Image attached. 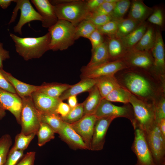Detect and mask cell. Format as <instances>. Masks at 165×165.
Returning <instances> with one entry per match:
<instances>
[{"label": "cell", "instance_id": "6da1fadb", "mask_svg": "<svg viewBox=\"0 0 165 165\" xmlns=\"http://www.w3.org/2000/svg\"><path fill=\"white\" fill-rule=\"evenodd\" d=\"M9 36L14 42L16 52L25 61L39 58L50 50L49 32L37 37H21L10 33Z\"/></svg>", "mask_w": 165, "mask_h": 165}, {"label": "cell", "instance_id": "7a4b0ae2", "mask_svg": "<svg viewBox=\"0 0 165 165\" xmlns=\"http://www.w3.org/2000/svg\"><path fill=\"white\" fill-rule=\"evenodd\" d=\"M50 1L54 6L58 20L68 21L75 27L90 14L86 0Z\"/></svg>", "mask_w": 165, "mask_h": 165}, {"label": "cell", "instance_id": "3957f363", "mask_svg": "<svg viewBox=\"0 0 165 165\" xmlns=\"http://www.w3.org/2000/svg\"><path fill=\"white\" fill-rule=\"evenodd\" d=\"M125 72L121 80L123 86L132 94L143 100L156 97L155 90L151 82L142 74L132 69Z\"/></svg>", "mask_w": 165, "mask_h": 165}, {"label": "cell", "instance_id": "277c9868", "mask_svg": "<svg viewBox=\"0 0 165 165\" xmlns=\"http://www.w3.org/2000/svg\"><path fill=\"white\" fill-rule=\"evenodd\" d=\"M75 31V27L71 23L63 20H58L48 28L50 36V50L62 51L68 49L77 40Z\"/></svg>", "mask_w": 165, "mask_h": 165}, {"label": "cell", "instance_id": "5b68a950", "mask_svg": "<svg viewBox=\"0 0 165 165\" xmlns=\"http://www.w3.org/2000/svg\"><path fill=\"white\" fill-rule=\"evenodd\" d=\"M129 103L131 105L134 117L132 126L145 131L156 121L152 103H149L132 94Z\"/></svg>", "mask_w": 165, "mask_h": 165}, {"label": "cell", "instance_id": "8992f818", "mask_svg": "<svg viewBox=\"0 0 165 165\" xmlns=\"http://www.w3.org/2000/svg\"><path fill=\"white\" fill-rule=\"evenodd\" d=\"M21 98V132L26 135L32 134L36 135L41 122L40 112L35 107L31 96Z\"/></svg>", "mask_w": 165, "mask_h": 165}, {"label": "cell", "instance_id": "52a82bcc", "mask_svg": "<svg viewBox=\"0 0 165 165\" xmlns=\"http://www.w3.org/2000/svg\"><path fill=\"white\" fill-rule=\"evenodd\" d=\"M144 131L155 163L165 165V137L157 122Z\"/></svg>", "mask_w": 165, "mask_h": 165}, {"label": "cell", "instance_id": "ba28073f", "mask_svg": "<svg viewBox=\"0 0 165 165\" xmlns=\"http://www.w3.org/2000/svg\"><path fill=\"white\" fill-rule=\"evenodd\" d=\"M14 2L16 3V5L8 24H10L15 21L18 11L20 10V15L19 20L13 28L15 32L22 35V29L25 24L33 21H42V16L34 9L29 0H15Z\"/></svg>", "mask_w": 165, "mask_h": 165}, {"label": "cell", "instance_id": "9c48e42d", "mask_svg": "<svg viewBox=\"0 0 165 165\" xmlns=\"http://www.w3.org/2000/svg\"><path fill=\"white\" fill-rule=\"evenodd\" d=\"M127 68L126 64L121 59L108 61L92 68L83 67L81 69L80 77L81 79H97L106 76L114 75L118 72Z\"/></svg>", "mask_w": 165, "mask_h": 165}, {"label": "cell", "instance_id": "30bf717a", "mask_svg": "<svg viewBox=\"0 0 165 165\" xmlns=\"http://www.w3.org/2000/svg\"><path fill=\"white\" fill-rule=\"evenodd\" d=\"M121 60L128 68H138L154 72V61L150 51H140L132 48L127 50Z\"/></svg>", "mask_w": 165, "mask_h": 165}, {"label": "cell", "instance_id": "8fae6325", "mask_svg": "<svg viewBox=\"0 0 165 165\" xmlns=\"http://www.w3.org/2000/svg\"><path fill=\"white\" fill-rule=\"evenodd\" d=\"M134 138L132 150L137 158V165H156L146 139L144 130L134 129Z\"/></svg>", "mask_w": 165, "mask_h": 165}, {"label": "cell", "instance_id": "7c38bea8", "mask_svg": "<svg viewBox=\"0 0 165 165\" xmlns=\"http://www.w3.org/2000/svg\"><path fill=\"white\" fill-rule=\"evenodd\" d=\"M128 104L118 106L102 98L94 114L97 118L105 116L113 117L115 118H126L129 119L132 124L134 120L133 109L132 106Z\"/></svg>", "mask_w": 165, "mask_h": 165}, {"label": "cell", "instance_id": "4fadbf2b", "mask_svg": "<svg viewBox=\"0 0 165 165\" xmlns=\"http://www.w3.org/2000/svg\"><path fill=\"white\" fill-rule=\"evenodd\" d=\"M115 119L111 116L97 118L94 125L90 150L98 151L103 149L107 131L111 123Z\"/></svg>", "mask_w": 165, "mask_h": 165}, {"label": "cell", "instance_id": "5bb4252c", "mask_svg": "<svg viewBox=\"0 0 165 165\" xmlns=\"http://www.w3.org/2000/svg\"><path fill=\"white\" fill-rule=\"evenodd\" d=\"M97 118L94 114L84 115L78 121L70 124L74 130L81 136L90 150L94 128Z\"/></svg>", "mask_w": 165, "mask_h": 165}, {"label": "cell", "instance_id": "9a60e30c", "mask_svg": "<svg viewBox=\"0 0 165 165\" xmlns=\"http://www.w3.org/2000/svg\"><path fill=\"white\" fill-rule=\"evenodd\" d=\"M155 30L156 42L150 50L154 61V72L163 78L165 72L164 44L160 29L156 28Z\"/></svg>", "mask_w": 165, "mask_h": 165}, {"label": "cell", "instance_id": "2e32d148", "mask_svg": "<svg viewBox=\"0 0 165 165\" xmlns=\"http://www.w3.org/2000/svg\"><path fill=\"white\" fill-rule=\"evenodd\" d=\"M0 104L5 110L9 111L14 116L20 124L22 106L21 98L16 94L0 88Z\"/></svg>", "mask_w": 165, "mask_h": 165}, {"label": "cell", "instance_id": "e0dca14e", "mask_svg": "<svg viewBox=\"0 0 165 165\" xmlns=\"http://www.w3.org/2000/svg\"><path fill=\"white\" fill-rule=\"evenodd\" d=\"M42 18V25L43 27L49 28L58 20L56 14L54 6L48 0H31Z\"/></svg>", "mask_w": 165, "mask_h": 165}, {"label": "cell", "instance_id": "ac0fdd59", "mask_svg": "<svg viewBox=\"0 0 165 165\" xmlns=\"http://www.w3.org/2000/svg\"><path fill=\"white\" fill-rule=\"evenodd\" d=\"M33 103L37 110L41 113H56V111L61 101L59 98H54L39 91L31 95Z\"/></svg>", "mask_w": 165, "mask_h": 165}, {"label": "cell", "instance_id": "d6986e66", "mask_svg": "<svg viewBox=\"0 0 165 165\" xmlns=\"http://www.w3.org/2000/svg\"><path fill=\"white\" fill-rule=\"evenodd\" d=\"M58 134L61 140L73 149H88L82 138L70 124L64 122Z\"/></svg>", "mask_w": 165, "mask_h": 165}, {"label": "cell", "instance_id": "ffe728a7", "mask_svg": "<svg viewBox=\"0 0 165 165\" xmlns=\"http://www.w3.org/2000/svg\"><path fill=\"white\" fill-rule=\"evenodd\" d=\"M1 71L6 79L13 87L16 94L21 98L31 96L33 93L38 91L41 88V86L27 84L19 80L2 68H1Z\"/></svg>", "mask_w": 165, "mask_h": 165}, {"label": "cell", "instance_id": "44dd1931", "mask_svg": "<svg viewBox=\"0 0 165 165\" xmlns=\"http://www.w3.org/2000/svg\"><path fill=\"white\" fill-rule=\"evenodd\" d=\"M130 10L128 17L139 24H141L148 18L152 12L153 9L145 5L140 0L131 2Z\"/></svg>", "mask_w": 165, "mask_h": 165}, {"label": "cell", "instance_id": "7402d4cb", "mask_svg": "<svg viewBox=\"0 0 165 165\" xmlns=\"http://www.w3.org/2000/svg\"><path fill=\"white\" fill-rule=\"evenodd\" d=\"M96 79H81L78 83L72 85L70 87L62 93L59 98L63 101L67 99L71 96H76L84 92H89L96 85Z\"/></svg>", "mask_w": 165, "mask_h": 165}, {"label": "cell", "instance_id": "603a6c76", "mask_svg": "<svg viewBox=\"0 0 165 165\" xmlns=\"http://www.w3.org/2000/svg\"><path fill=\"white\" fill-rule=\"evenodd\" d=\"M105 40L109 61L121 59L127 50L123 46L120 39L115 36H107Z\"/></svg>", "mask_w": 165, "mask_h": 165}, {"label": "cell", "instance_id": "cb8c5ba5", "mask_svg": "<svg viewBox=\"0 0 165 165\" xmlns=\"http://www.w3.org/2000/svg\"><path fill=\"white\" fill-rule=\"evenodd\" d=\"M148 25L145 21L139 24L128 35L120 38L124 47L127 50L133 48L145 32Z\"/></svg>", "mask_w": 165, "mask_h": 165}, {"label": "cell", "instance_id": "d4e9b609", "mask_svg": "<svg viewBox=\"0 0 165 165\" xmlns=\"http://www.w3.org/2000/svg\"><path fill=\"white\" fill-rule=\"evenodd\" d=\"M91 52L90 60L88 64L85 66L86 68H92L110 61L105 40L102 43L91 50Z\"/></svg>", "mask_w": 165, "mask_h": 165}, {"label": "cell", "instance_id": "484cf974", "mask_svg": "<svg viewBox=\"0 0 165 165\" xmlns=\"http://www.w3.org/2000/svg\"><path fill=\"white\" fill-rule=\"evenodd\" d=\"M97 79L96 86L102 98L115 89L121 86L114 75L103 77Z\"/></svg>", "mask_w": 165, "mask_h": 165}, {"label": "cell", "instance_id": "4316f807", "mask_svg": "<svg viewBox=\"0 0 165 165\" xmlns=\"http://www.w3.org/2000/svg\"><path fill=\"white\" fill-rule=\"evenodd\" d=\"M89 92L88 96L82 103L84 115L94 114L102 99L96 85Z\"/></svg>", "mask_w": 165, "mask_h": 165}, {"label": "cell", "instance_id": "83f0119b", "mask_svg": "<svg viewBox=\"0 0 165 165\" xmlns=\"http://www.w3.org/2000/svg\"><path fill=\"white\" fill-rule=\"evenodd\" d=\"M156 39L155 28L152 25H148L145 32L133 48L140 51H150L154 46Z\"/></svg>", "mask_w": 165, "mask_h": 165}, {"label": "cell", "instance_id": "f1b7e54d", "mask_svg": "<svg viewBox=\"0 0 165 165\" xmlns=\"http://www.w3.org/2000/svg\"><path fill=\"white\" fill-rule=\"evenodd\" d=\"M72 85L58 83H45L41 85L38 91L54 98H59Z\"/></svg>", "mask_w": 165, "mask_h": 165}, {"label": "cell", "instance_id": "f546056e", "mask_svg": "<svg viewBox=\"0 0 165 165\" xmlns=\"http://www.w3.org/2000/svg\"><path fill=\"white\" fill-rule=\"evenodd\" d=\"M132 94L127 89L120 86L113 90L104 99L110 102L129 103Z\"/></svg>", "mask_w": 165, "mask_h": 165}, {"label": "cell", "instance_id": "4dcf8cb0", "mask_svg": "<svg viewBox=\"0 0 165 165\" xmlns=\"http://www.w3.org/2000/svg\"><path fill=\"white\" fill-rule=\"evenodd\" d=\"M140 24L128 17L123 18L119 20L117 31L114 36L120 39L128 35Z\"/></svg>", "mask_w": 165, "mask_h": 165}, {"label": "cell", "instance_id": "1f68e13d", "mask_svg": "<svg viewBox=\"0 0 165 165\" xmlns=\"http://www.w3.org/2000/svg\"><path fill=\"white\" fill-rule=\"evenodd\" d=\"M55 133L47 124L41 122L36 133L38 138L37 144L41 147L55 138Z\"/></svg>", "mask_w": 165, "mask_h": 165}, {"label": "cell", "instance_id": "d6a6232c", "mask_svg": "<svg viewBox=\"0 0 165 165\" xmlns=\"http://www.w3.org/2000/svg\"><path fill=\"white\" fill-rule=\"evenodd\" d=\"M40 119L41 122L48 125L57 133L64 122L61 117L56 113H40Z\"/></svg>", "mask_w": 165, "mask_h": 165}, {"label": "cell", "instance_id": "836d02e7", "mask_svg": "<svg viewBox=\"0 0 165 165\" xmlns=\"http://www.w3.org/2000/svg\"><path fill=\"white\" fill-rule=\"evenodd\" d=\"M35 135L34 134L26 135L21 132L17 134L15 137L14 145L10 148L9 151L13 152L16 150L24 151L27 148Z\"/></svg>", "mask_w": 165, "mask_h": 165}, {"label": "cell", "instance_id": "e575fe53", "mask_svg": "<svg viewBox=\"0 0 165 165\" xmlns=\"http://www.w3.org/2000/svg\"><path fill=\"white\" fill-rule=\"evenodd\" d=\"M96 29V27L90 20L86 19L83 20L75 27L77 39L80 37L88 39Z\"/></svg>", "mask_w": 165, "mask_h": 165}, {"label": "cell", "instance_id": "d590c367", "mask_svg": "<svg viewBox=\"0 0 165 165\" xmlns=\"http://www.w3.org/2000/svg\"><path fill=\"white\" fill-rule=\"evenodd\" d=\"M131 1L129 0H119L110 14L113 19L117 20L123 18L125 14L129 9Z\"/></svg>", "mask_w": 165, "mask_h": 165}, {"label": "cell", "instance_id": "8d00e7d4", "mask_svg": "<svg viewBox=\"0 0 165 165\" xmlns=\"http://www.w3.org/2000/svg\"><path fill=\"white\" fill-rule=\"evenodd\" d=\"M12 144V139L9 134L0 138V165H4Z\"/></svg>", "mask_w": 165, "mask_h": 165}, {"label": "cell", "instance_id": "74e56055", "mask_svg": "<svg viewBox=\"0 0 165 165\" xmlns=\"http://www.w3.org/2000/svg\"><path fill=\"white\" fill-rule=\"evenodd\" d=\"M84 116L82 103L78 104L75 107L71 108L68 115L62 118L63 121L69 124L75 123Z\"/></svg>", "mask_w": 165, "mask_h": 165}, {"label": "cell", "instance_id": "f35d334b", "mask_svg": "<svg viewBox=\"0 0 165 165\" xmlns=\"http://www.w3.org/2000/svg\"><path fill=\"white\" fill-rule=\"evenodd\" d=\"M156 121L165 119V99L164 96H161L156 99V98L152 102Z\"/></svg>", "mask_w": 165, "mask_h": 165}, {"label": "cell", "instance_id": "ab89813d", "mask_svg": "<svg viewBox=\"0 0 165 165\" xmlns=\"http://www.w3.org/2000/svg\"><path fill=\"white\" fill-rule=\"evenodd\" d=\"M118 22L119 20L113 19L96 28L104 35L114 36L117 31Z\"/></svg>", "mask_w": 165, "mask_h": 165}, {"label": "cell", "instance_id": "60d3db41", "mask_svg": "<svg viewBox=\"0 0 165 165\" xmlns=\"http://www.w3.org/2000/svg\"><path fill=\"white\" fill-rule=\"evenodd\" d=\"M164 13L163 9L160 7L153 9L152 14L148 18L149 22L160 27L164 24Z\"/></svg>", "mask_w": 165, "mask_h": 165}, {"label": "cell", "instance_id": "b9f144b4", "mask_svg": "<svg viewBox=\"0 0 165 165\" xmlns=\"http://www.w3.org/2000/svg\"><path fill=\"white\" fill-rule=\"evenodd\" d=\"M116 3L107 2L104 0V2L96 10L90 13L88 16L110 14Z\"/></svg>", "mask_w": 165, "mask_h": 165}, {"label": "cell", "instance_id": "7bdbcfd3", "mask_svg": "<svg viewBox=\"0 0 165 165\" xmlns=\"http://www.w3.org/2000/svg\"><path fill=\"white\" fill-rule=\"evenodd\" d=\"M86 19L90 20L97 28L104 25L113 20L110 14L88 16Z\"/></svg>", "mask_w": 165, "mask_h": 165}, {"label": "cell", "instance_id": "ee69618b", "mask_svg": "<svg viewBox=\"0 0 165 165\" xmlns=\"http://www.w3.org/2000/svg\"><path fill=\"white\" fill-rule=\"evenodd\" d=\"M24 152L22 150L9 151L4 165H16L23 156Z\"/></svg>", "mask_w": 165, "mask_h": 165}, {"label": "cell", "instance_id": "f6af8a7d", "mask_svg": "<svg viewBox=\"0 0 165 165\" xmlns=\"http://www.w3.org/2000/svg\"><path fill=\"white\" fill-rule=\"evenodd\" d=\"M88 39L91 44V50L102 43L105 40L104 35L97 29L91 34Z\"/></svg>", "mask_w": 165, "mask_h": 165}, {"label": "cell", "instance_id": "bcb514c9", "mask_svg": "<svg viewBox=\"0 0 165 165\" xmlns=\"http://www.w3.org/2000/svg\"><path fill=\"white\" fill-rule=\"evenodd\" d=\"M35 155L34 151L27 152L16 165H34Z\"/></svg>", "mask_w": 165, "mask_h": 165}, {"label": "cell", "instance_id": "7dc6e473", "mask_svg": "<svg viewBox=\"0 0 165 165\" xmlns=\"http://www.w3.org/2000/svg\"><path fill=\"white\" fill-rule=\"evenodd\" d=\"M1 68H0V88L12 93L16 94L13 87L2 75Z\"/></svg>", "mask_w": 165, "mask_h": 165}, {"label": "cell", "instance_id": "c3c4849f", "mask_svg": "<svg viewBox=\"0 0 165 165\" xmlns=\"http://www.w3.org/2000/svg\"><path fill=\"white\" fill-rule=\"evenodd\" d=\"M71 109L68 104L61 101L57 107L56 113L62 118H63L68 115Z\"/></svg>", "mask_w": 165, "mask_h": 165}, {"label": "cell", "instance_id": "681fc988", "mask_svg": "<svg viewBox=\"0 0 165 165\" xmlns=\"http://www.w3.org/2000/svg\"><path fill=\"white\" fill-rule=\"evenodd\" d=\"M86 1L87 5L90 13L96 10L104 1V0H89Z\"/></svg>", "mask_w": 165, "mask_h": 165}, {"label": "cell", "instance_id": "f907efd6", "mask_svg": "<svg viewBox=\"0 0 165 165\" xmlns=\"http://www.w3.org/2000/svg\"><path fill=\"white\" fill-rule=\"evenodd\" d=\"M3 44L0 42V68H3V62L4 61L10 58L9 52L4 49Z\"/></svg>", "mask_w": 165, "mask_h": 165}, {"label": "cell", "instance_id": "816d5d0a", "mask_svg": "<svg viewBox=\"0 0 165 165\" xmlns=\"http://www.w3.org/2000/svg\"><path fill=\"white\" fill-rule=\"evenodd\" d=\"M67 99L68 104L71 108L75 107L78 104L76 95L71 96L68 98Z\"/></svg>", "mask_w": 165, "mask_h": 165}, {"label": "cell", "instance_id": "f5cc1de1", "mask_svg": "<svg viewBox=\"0 0 165 165\" xmlns=\"http://www.w3.org/2000/svg\"><path fill=\"white\" fill-rule=\"evenodd\" d=\"M161 132L165 137V119H163L156 121Z\"/></svg>", "mask_w": 165, "mask_h": 165}, {"label": "cell", "instance_id": "db71d44e", "mask_svg": "<svg viewBox=\"0 0 165 165\" xmlns=\"http://www.w3.org/2000/svg\"><path fill=\"white\" fill-rule=\"evenodd\" d=\"M14 0H0V7L3 9H6Z\"/></svg>", "mask_w": 165, "mask_h": 165}, {"label": "cell", "instance_id": "11a10c76", "mask_svg": "<svg viewBox=\"0 0 165 165\" xmlns=\"http://www.w3.org/2000/svg\"><path fill=\"white\" fill-rule=\"evenodd\" d=\"M6 110L0 104V119H2L6 115Z\"/></svg>", "mask_w": 165, "mask_h": 165}, {"label": "cell", "instance_id": "9f6ffc18", "mask_svg": "<svg viewBox=\"0 0 165 165\" xmlns=\"http://www.w3.org/2000/svg\"><path fill=\"white\" fill-rule=\"evenodd\" d=\"M119 0H105L106 2L111 3H116L119 1Z\"/></svg>", "mask_w": 165, "mask_h": 165}, {"label": "cell", "instance_id": "6f0895ef", "mask_svg": "<svg viewBox=\"0 0 165 165\" xmlns=\"http://www.w3.org/2000/svg\"><path fill=\"white\" fill-rule=\"evenodd\" d=\"M135 165H137L136 164H135Z\"/></svg>", "mask_w": 165, "mask_h": 165}]
</instances>
